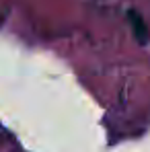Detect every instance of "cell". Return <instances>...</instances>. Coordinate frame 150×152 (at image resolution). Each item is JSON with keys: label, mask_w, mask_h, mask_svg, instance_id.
<instances>
[{"label": "cell", "mask_w": 150, "mask_h": 152, "mask_svg": "<svg viewBox=\"0 0 150 152\" xmlns=\"http://www.w3.org/2000/svg\"><path fill=\"white\" fill-rule=\"evenodd\" d=\"M130 23L134 27V33H136V37L140 39V41H146V27L142 23V19H140V15L138 12H130Z\"/></svg>", "instance_id": "obj_1"}]
</instances>
